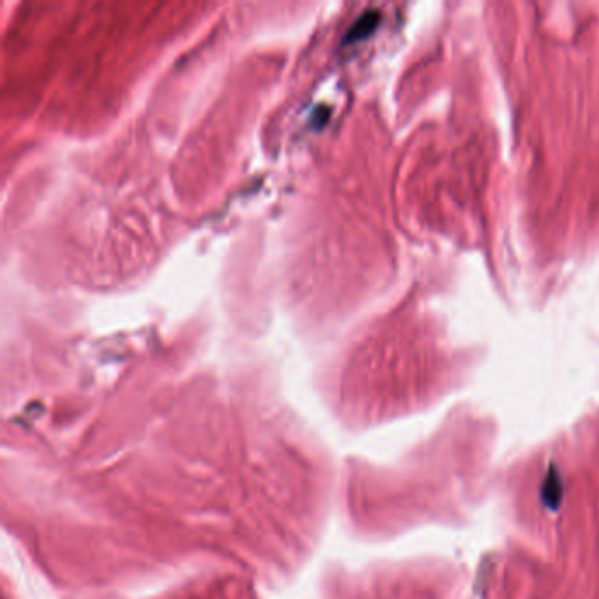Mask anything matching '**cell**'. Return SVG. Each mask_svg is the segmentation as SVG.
<instances>
[{
	"mask_svg": "<svg viewBox=\"0 0 599 599\" xmlns=\"http://www.w3.org/2000/svg\"><path fill=\"white\" fill-rule=\"evenodd\" d=\"M377 23H378V13H366L362 18L357 20L355 25H353L350 34L346 35L345 42L346 44H350V42L360 41V39L366 37V35L370 34L374 27H377Z\"/></svg>",
	"mask_w": 599,
	"mask_h": 599,
	"instance_id": "obj_1",
	"label": "cell"
}]
</instances>
